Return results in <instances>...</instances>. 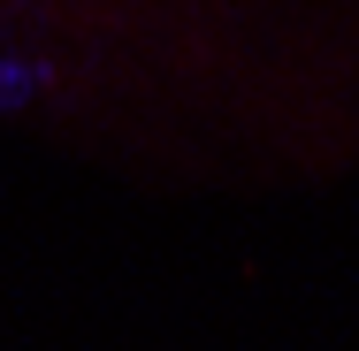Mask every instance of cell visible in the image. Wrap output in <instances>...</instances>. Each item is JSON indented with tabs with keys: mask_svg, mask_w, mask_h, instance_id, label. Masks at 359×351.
Masks as SVG:
<instances>
[{
	"mask_svg": "<svg viewBox=\"0 0 359 351\" xmlns=\"http://www.w3.org/2000/svg\"><path fill=\"white\" fill-rule=\"evenodd\" d=\"M306 31V0H0V92L199 99L252 84L260 46Z\"/></svg>",
	"mask_w": 359,
	"mask_h": 351,
	"instance_id": "1",
	"label": "cell"
}]
</instances>
